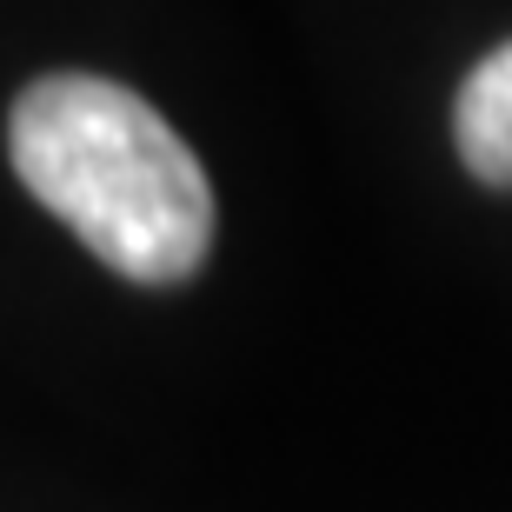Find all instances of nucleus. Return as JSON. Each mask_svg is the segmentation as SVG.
<instances>
[{"instance_id":"nucleus-1","label":"nucleus","mask_w":512,"mask_h":512,"mask_svg":"<svg viewBox=\"0 0 512 512\" xmlns=\"http://www.w3.org/2000/svg\"><path fill=\"white\" fill-rule=\"evenodd\" d=\"M20 187L120 280L180 286L213 247V187L147 100L100 74H40L7 114Z\"/></svg>"},{"instance_id":"nucleus-2","label":"nucleus","mask_w":512,"mask_h":512,"mask_svg":"<svg viewBox=\"0 0 512 512\" xmlns=\"http://www.w3.org/2000/svg\"><path fill=\"white\" fill-rule=\"evenodd\" d=\"M453 147L473 180L512 193V40L473 60L453 100Z\"/></svg>"}]
</instances>
